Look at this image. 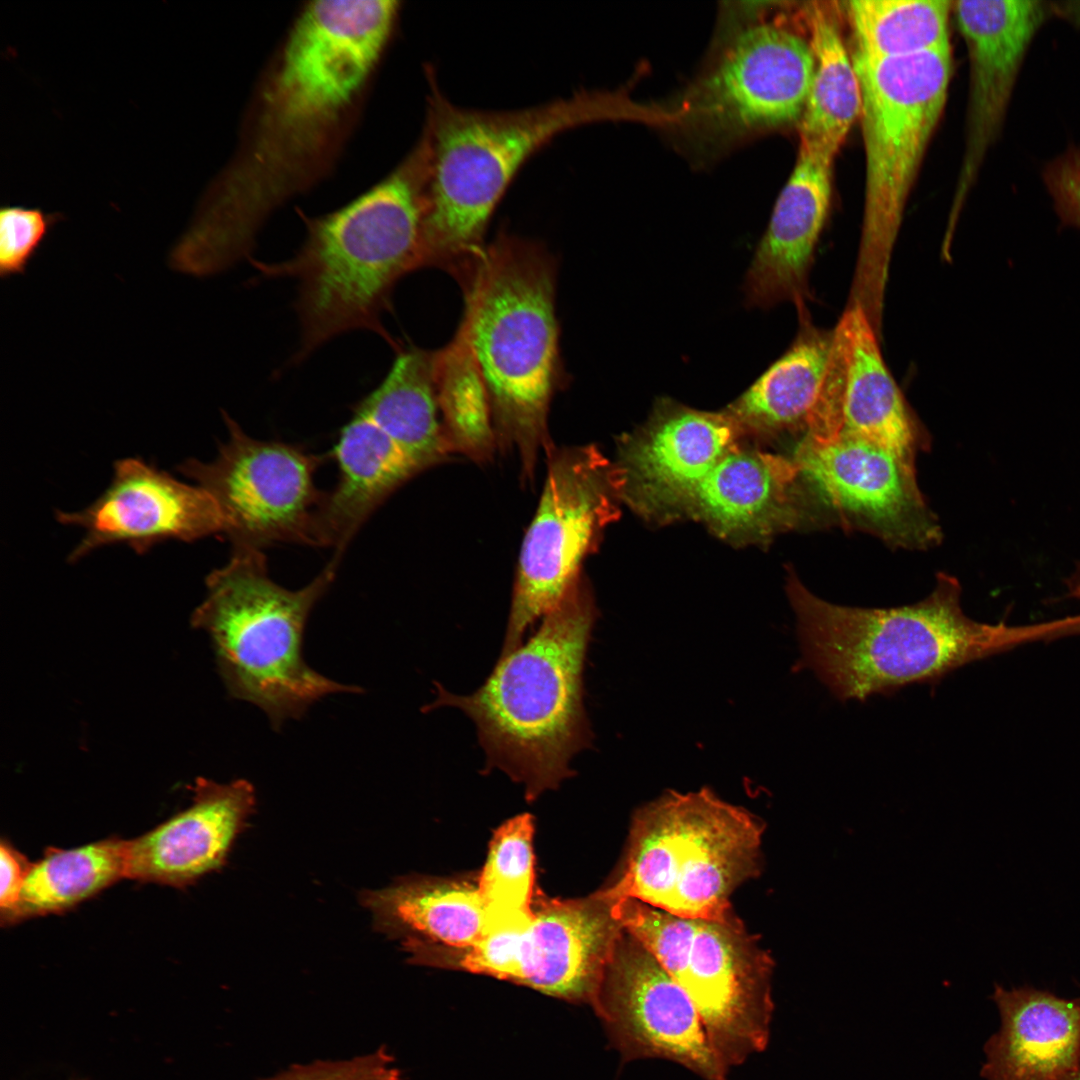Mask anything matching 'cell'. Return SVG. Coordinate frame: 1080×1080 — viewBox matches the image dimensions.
<instances>
[{
  "label": "cell",
  "mask_w": 1080,
  "mask_h": 1080,
  "mask_svg": "<svg viewBox=\"0 0 1080 1080\" xmlns=\"http://www.w3.org/2000/svg\"><path fill=\"white\" fill-rule=\"evenodd\" d=\"M398 12L397 1H316L302 10L232 184L203 213L222 253L250 256L264 220L302 186L363 91Z\"/></svg>",
  "instance_id": "obj_1"
},
{
  "label": "cell",
  "mask_w": 1080,
  "mask_h": 1080,
  "mask_svg": "<svg viewBox=\"0 0 1080 1080\" xmlns=\"http://www.w3.org/2000/svg\"><path fill=\"white\" fill-rule=\"evenodd\" d=\"M432 146L423 129L415 148L382 182L344 207L309 219L296 253L280 262L250 259L265 277L298 283L299 363L332 338L354 330L379 334L393 348L382 317L392 291L420 268Z\"/></svg>",
  "instance_id": "obj_2"
},
{
  "label": "cell",
  "mask_w": 1080,
  "mask_h": 1080,
  "mask_svg": "<svg viewBox=\"0 0 1080 1080\" xmlns=\"http://www.w3.org/2000/svg\"><path fill=\"white\" fill-rule=\"evenodd\" d=\"M786 591L797 620L800 664L841 701L936 683L964 665L1045 637L1044 622L971 619L961 607L960 584L945 573L925 599L892 608L827 602L793 573Z\"/></svg>",
  "instance_id": "obj_3"
},
{
  "label": "cell",
  "mask_w": 1080,
  "mask_h": 1080,
  "mask_svg": "<svg viewBox=\"0 0 1080 1080\" xmlns=\"http://www.w3.org/2000/svg\"><path fill=\"white\" fill-rule=\"evenodd\" d=\"M597 616L581 575L525 643L500 655L476 691L456 695L437 683L424 710L463 711L476 725L486 768L501 769L535 799L570 777L571 759L592 743L583 679Z\"/></svg>",
  "instance_id": "obj_4"
},
{
  "label": "cell",
  "mask_w": 1080,
  "mask_h": 1080,
  "mask_svg": "<svg viewBox=\"0 0 1080 1080\" xmlns=\"http://www.w3.org/2000/svg\"><path fill=\"white\" fill-rule=\"evenodd\" d=\"M458 328L488 395L497 442L534 472L550 445L547 418L565 383L555 311L556 264L534 241L500 232L458 281Z\"/></svg>",
  "instance_id": "obj_5"
},
{
  "label": "cell",
  "mask_w": 1080,
  "mask_h": 1080,
  "mask_svg": "<svg viewBox=\"0 0 1080 1080\" xmlns=\"http://www.w3.org/2000/svg\"><path fill=\"white\" fill-rule=\"evenodd\" d=\"M430 72L425 127L432 146L420 267L460 278L485 250L492 214L525 162L559 134L614 112L610 97L577 93L511 111L459 107Z\"/></svg>",
  "instance_id": "obj_6"
},
{
  "label": "cell",
  "mask_w": 1080,
  "mask_h": 1080,
  "mask_svg": "<svg viewBox=\"0 0 1080 1080\" xmlns=\"http://www.w3.org/2000/svg\"><path fill=\"white\" fill-rule=\"evenodd\" d=\"M338 564L332 559L311 582L291 590L270 577L262 549L233 546L229 560L206 577L191 624L209 636L230 696L259 707L273 729L330 694L361 691L318 673L303 655L307 620Z\"/></svg>",
  "instance_id": "obj_7"
},
{
  "label": "cell",
  "mask_w": 1080,
  "mask_h": 1080,
  "mask_svg": "<svg viewBox=\"0 0 1080 1080\" xmlns=\"http://www.w3.org/2000/svg\"><path fill=\"white\" fill-rule=\"evenodd\" d=\"M764 822L711 789L668 791L638 808L614 880L599 892L675 916L724 919L730 897L761 871Z\"/></svg>",
  "instance_id": "obj_8"
},
{
  "label": "cell",
  "mask_w": 1080,
  "mask_h": 1080,
  "mask_svg": "<svg viewBox=\"0 0 1080 1080\" xmlns=\"http://www.w3.org/2000/svg\"><path fill=\"white\" fill-rule=\"evenodd\" d=\"M865 150L863 222L848 307L882 327L892 251L906 202L945 106L950 46L899 58L852 53Z\"/></svg>",
  "instance_id": "obj_9"
},
{
  "label": "cell",
  "mask_w": 1080,
  "mask_h": 1080,
  "mask_svg": "<svg viewBox=\"0 0 1080 1080\" xmlns=\"http://www.w3.org/2000/svg\"><path fill=\"white\" fill-rule=\"evenodd\" d=\"M613 912L689 995L729 1072L767 1048L775 963L735 913L686 918L634 899L615 901Z\"/></svg>",
  "instance_id": "obj_10"
},
{
  "label": "cell",
  "mask_w": 1080,
  "mask_h": 1080,
  "mask_svg": "<svg viewBox=\"0 0 1080 1080\" xmlns=\"http://www.w3.org/2000/svg\"><path fill=\"white\" fill-rule=\"evenodd\" d=\"M547 452L546 479L522 541L500 655L519 647L527 630L560 602L618 512L613 465L596 447Z\"/></svg>",
  "instance_id": "obj_11"
},
{
  "label": "cell",
  "mask_w": 1080,
  "mask_h": 1080,
  "mask_svg": "<svg viewBox=\"0 0 1080 1080\" xmlns=\"http://www.w3.org/2000/svg\"><path fill=\"white\" fill-rule=\"evenodd\" d=\"M223 419L228 437L217 456L208 462L190 458L177 469L216 501L232 547L318 546L325 492L314 476L323 457L294 444L254 438L226 412Z\"/></svg>",
  "instance_id": "obj_12"
},
{
  "label": "cell",
  "mask_w": 1080,
  "mask_h": 1080,
  "mask_svg": "<svg viewBox=\"0 0 1080 1080\" xmlns=\"http://www.w3.org/2000/svg\"><path fill=\"white\" fill-rule=\"evenodd\" d=\"M532 909L530 920L490 929L454 950L451 968L591 1006L624 930L613 902L597 891L578 899L535 898Z\"/></svg>",
  "instance_id": "obj_13"
},
{
  "label": "cell",
  "mask_w": 1080,
  "mask_h": 1080,
  "mask_svg": "<svg viewBox=\"0 0 1080 1080\" xmlns=\"http://www.w3.org/2000/svg\"><path fill=\"white\" fill-rule=\"evenodd\" d=\"M591 1006L624 1061L660 1058L703 1080H731L689 995L625 928Z\"/></svg>",
  "instance_id": "obj_14"
},
{
  "label": "cell",
  "mask_w": 1080,
  "mask_h": 1080,
  "mask_svg": "<svg viewBox=\"0 0 1080 1080\" xmlns=\"http://www.w3.org/2000/svg\"><path fill=\"white\" fill-rule=\"evenodd\" d=\"M792 462L846 527L909 548L940 538L916 484L913 454L858 436L819 440L805 434Z\"/></svg>",
  "instance_id": "obj_15"
},
{
  "label": "cell",
  "mask_w": 1080,
  "mask_h": 1080,
  "mask_svg": "<svg viewBox=\"0 0 1080 1080\" xmlns=\"http://www.w3.org/2000/svg\"><path fill=\"white\" fill-rule=\"evenodd\" d=\"M741 436L726 410L658 400L646 424L620 445L613 465L619 497L647 517L688 513L699 486Z\"/></svg>",
  "instance_id": "obj_16"
},
{
  "label": "cell",
  "mask_w": 1080,
  "mask_h": 1080,
  "mask_svg": "<svg viewBox=\"0 0 1080 1080\" xmlns=\"http://www.w3.org/2000/svg\"><path fill=\"white\" fill-rule=\"evenodd\" d=\"M57 521L82 529L68 560L76 562L108 545L125 544L144 554L153 546L193 542L225 534V520L213 497L140 458L114 463L108 487L79 511H57Z\"/></svg>",
  "instance_id": "obj_17"
},
{
  "label": "cell",
  "mask_w": 1080,
  "mask_h": 1080,
  "mask_svg": "<svg viewBox=\"0 0 1080 1080\" xmlns=\"http://www.w3.org/2000/svg\"><path fill=\"white\" fill-rule=\"evenodd\" d=\"M969 59L966 141L948 221L955 228L988 149L1002 129L1028 48L1046 20L1050 1L952 2Z\"/></svg>",
  "instance_id": "obj_18"
},
{
  "label": "cell",
  "mask_w": 1080,
  "mask_h": 1080,
  "mask_svg": "<svg viewBox=\"0 0 1080 1080\" xmlns=\"http://www.w3.org/2000/svg\"><path fill=\"white\" fill-rule=\"evenodd\" d=\"M813 72L808 39L779 24H756L729 44L696 105L713 122L741 131L799 122Z\"/></svg>",
  "instance_id": "obj_19"
},
{
  "label": "cell",
  "mask_w": 1080,
  "mask_h": 1080,
  "mask_svg": "<svg viewBox=\"0 0 1080 1080\" xmlns=\"http://www.w3.org/2000/svg\"><path fill=\"white\" fill-rule=\"evenodd\" d=\"M860 307H846L834 328V347L807 435H852L913 454L919 430Z\"/></svg>",
  "instance_id": "obj_20"
},
{
  "label": "cell",
  "mask_w": 1080,
  "mask_h": 1080,
  "mask_svg": "<svg viewBox=\"0 0 1080 1080\" xmlns=\"http://www.w3.org/2000/svg\"><path fill=\"white\" fill-rule=\"evenodd\" d=\"M193 802L151 831L128 840L126 878L184 887L218 870L254 812V787L199 777Z\"/></svg>",
  "instance_id": "obj_21"
},
{
  "label": "cell",
  "mask_w": 1080,
  "mask_h": 1080,
  "mask_svg": "<svg viewBox=\"0 0 1080 1080\" xmlns=\"http://www.w3.org/2000/svg\"><path fill=\"white\" fill-rule=\"evenodd\" d=\"M832 197V164L800 152L747 271L746 303L796 307L811 297L809 274Z\"/></svg>",
  "instance_id": "obj_22"
},
{
  "label": "cell",
  "mask_w": 1080,
  "mask_h": 1080,
  "mask_svg": "<svg viewBox=\"0 0 1080 1080\" xmlns=\"http://www.w3.org/2000/svg\"><path fill=\"white\" fill-rule=\"evenodd\" d=\"M798 479L792 460L737 445L699 486L688 513L726 540L768 541L801 520Z\"/></svg>",
  "instance_id": "obj_23"
},
{
  "label": "cell",
  "mask_w": 1080,
  "mask_h": 1080,
  "mask_svg": "<svg viewBox=\"0 0 1080 1080\" xmlns=\"http://www.w3.org/2000/svg\"><path fill=\"white\" fill-rule=\"evenodd\" d=\"M1000 1028L984 1044V1080H1066L1080 1067V1003L994 986Z\"/></svg>",
  "instance_id": "obj_24"
},
{
  "label": "cell",
  "mask_w": 1080,
  "mask_h": 1080,
  "mask_svg": "<svg viewBox=\"0 0 1080 1080\" xmlns=\"http://www.w3.org/2000/svg\"><path fill=\"white\" fill-rule=\"evenodd\" d=\"M338 466L335 487L318 512L320 547L334 549L340 562L359 529L385 500L418 470L371 419L355 411L333 449Z\"/></svg>",
  "instance_id": "obj_25"
},
{
  "label": "cell",
  "mask_w": 1080,
  "mask_h": 1080,
  "mask_svg": "<svg viewBox=\"0 0 1080 1080\" xmlns=\"http://www.w3.org/2000/svg\"><path fill=\"white\" fill-rule=\"evenodd\" d=\"M799 329L789 349L725 410L742 436H775L805 427L820 398L834 346V329L816 327L797 307Z\"/></svg>",
  "instance_id": "obj_26"
},
{
  "label": "cell",
  "mask_w": 1080,
  "mask_h": 1080,
  "mask_svg": "<svg viewBox=\"0 0 1080 1080\" xmlns=\"http://www.w3.org/2000/svg\"><path fill=\"white\" fill-rule=\"evenodd\" d=\"M361 904L377 930L449 948L478 942L489 928V915L478 888L465 882L404 880L366 890Z\"/></svg>",
  "instance_id": "obj_27"
},
{
  "label": "cell",
  "mask_w": 1080,
  "mask_h": 1080,
  "mask_svg": "<svg viewBox=\"0 0 1080 1080\" xmlns=\"http://www.w3.org/2000/svg\"><path fill=\"white\" fill-rule=\"evenodd\" d=\"M836 2H813L807 10L813 78L799 124V151L833 165L860 117L861 89L842 38Z\"/></svg>",
  "instance_id": "obj_28"
},
{
  "label": "cell",
  "mask_w": 1080,
  "mask_h": 1080,
  "mask_svg": "<svg viewBox=\"0 0 1080 1080\" xmlns=\"http://www.w3.org/2000/svg\"><path fill=\"white\" fill-rule=\"evenodd\" d=\"M355 411L377 424L418 472L451 452L438 418L434 351L399 348L385 378Z\"/></svg>",
  "instance_id": "obj_29"
},
{
  "label": "cell",
  "mask_w": 1080,
  "mask_h": 1080,
  "mask_svg": "<svg viewBox=\"0 0 1080 1080\" xmlns=\"http://www.w3.org/2000/svg\"><path fill=\"white\" fill-rule=\"evenodd\" d=\"M128 840L109 838L73 849H47L32 863L8 925L67 911L126 878Z\"/></svg>",
  "instance_id": "obj_30"
},
{
  "label": "cell",
  "mask_w": 1080,
  "mask_h": 1080,
  "mask_svg": "<svg viewBox=\"0 0 1080 1080\" xmlns=\"http://www.w3.org/2000/svg\"><path fill=\"white\" fill-rule=\"evenodd\" d=\"M842 4L852 31V53L899 58L950 46L951 1L853 0Z\"/></svg>",
  "instance_id": "obj_31"
},
{
  "label": "cell",
  "mask_w": 1080,
  "mask_h": 1080,
  "mask_svg": "<svg viewBox=\"0 0 1080 1080\" xmlns=\"http://www.w3.org/2000/svg\"><path fill=\"white\" fill-rule=\"evenodd\" d=\"M434 372L441 423L450 451L476 462L489 460L497 443L491 407L460 332L444 348L434 351Z\"/></svg>",
  "instance_id": "obj_32"
},
{
  "label": "cell",
  "mask_w": 1080,
  "mask_h": 1080,
  "mask_svg": "<svg viewBox=\"0 0 1080 1080\" xmlns=\"http://www.w3.org/2000/svg\"><path fill=\"white\" fill-rule=\"evenodd\" d=\"M533 830L532 817L522 814L507 821L492 838L477 886L489 915L488 930L525 922L533 915Z\"/></svg>",
  "instance_id": "obj_33"
},
{
  "label": "cell",
  "mask_w": 1080,
  "mask_h": 1080,
  "mask_svg": "<svg viewBox=\"0 0 1080 1080\" xmlns=\"http://www.w3.org/2000/svg\"><path fill=\"white\" fill-rule=\"evenodd\" d=\"M62 219L57 213L18 205L0 210V277L25 274L51 229Z\"/></svg>",
  "instance_id": "obj_34"
},
{
  "label": "cell",
  "mask_w": 1080,
  "mask_h": 1080,
  "mask_svg": "<svg viewBox=\"0 0 1080 1080\" xmlns=\"http://www.w3.org/2000/svg\"><path fill=\"white\" fill-rule=\"evenodd\" d=\"M266 1080H403L393 1056L380 1047L371 1054L341 1061L294 1065Z\"/></svg>",
  "instance_id": "obj_35"
},
{
  "label": "cell",
  "mask_w": 1080,
  "mask_h": 1080,
  "mask_svg": "<svg viewBox=\"0 0 1080 1080\" xmlns=\"http://www.w3.org/2000/svg\"><path fill=\"white\" fill-rule=\"evenodd\" d=\"M1042 179L1062 224L1080 229V147L1069 145L1047 162Z\"/></svg>",
  "instance_id": "obj_36"
},
{
  "label": "cell",
  "mask_w": 1080,
  "mask_h": 1080,
  "mask_svg": "<svg viewBox=\"0 0 1080 1080\" xmlns=\"http://www.w3.org/2000/svg\"><path fill=\"white\" fill-rule=\"evenodd\" d=\"M31 865L27 858L8 841H1L0 912L2 925H8L9 919L17 906Z\"/></svg>",
  "instance_id": "obj_37"
},
{
  "label": "cell",
  "mask_w": 1080,
  "mask_h": 1080,
  "mask_svg": "<svg viewBox=\"0 0 1080 1080\" xmlns=\"http://www.w3.org/2000/svg\"><path fill=\"white\" fill-rule=\"evenodd\" d=\"M1053 15L1080 28V1H1050Z\"/></svg>",
  "instance_id": "obj_38"
},
{
  "label": "cell",
  "mask_w": 1080,
  "mask_h": 1080,
  "mask_svg": "<svg viewBox=\"0 0 1080 1080\" xmlns=\"http://www.w3.org/2000/svg\"><path fill=\"white\" fill-rule=\"evenodd\" d=\"M1080 635V614L1054 620L1053 639Z\"/></svg>",
  "instance_id": "obj_39"
},
{
  "label": "cell",
  "mask_w": 1080,
  "mask_h": 1080,
  "mask_svg": "<svg viewBox=\"0 0 1080 1080\" xmlns=\"http://www.w3.org/2000/svg\"><path fill=\"white\" fill-rule=\"evenodd\" d=\"M1066 1080H1080V1067L1078 1068V1070L1075 1073H1073Z\"/></svg>",
  "instance_id": "obj_40"
},
{
  "label": "cell",
  "mask_w": 1080,
  "mask_h": 1080,
  "mask_svg": "<svg viewBox=\"0 0 1080 1080\" xmlns=\"http://www.w3.org/2000/svg\"><path fill=\"white\" fill-rule=\"evenodd\" d=\"M1080 1003V999L1077 1000Z\"/></svg>",
  "instance_id": "obj_41"
}]
</instances>
